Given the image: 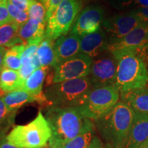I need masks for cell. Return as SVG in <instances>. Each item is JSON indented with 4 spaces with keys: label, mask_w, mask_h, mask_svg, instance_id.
Segmentation results:
<instances>
[{
    "label": "cell",
    "mask_w": 148,
    "mask_h": 148,
    "mask_svg": "<svg viewBox=\"0 0 148 148\" xmlns=\"http://www.w3.org/2000/svg\"><path fill=\"white\" fill-rule=\"evenodd\" d=\"M44 116L52 132L49 141L64 143L95 128V122L82 115L76 107L49 106Z\"/></svg>",
    "instance_id": "1"
},
{
    "label": "cell",
    "mask_w": 148,
    "mask_h": 148,
    "mask_svg": "<svg viewBox=\"0 0 148 148\" xmlns=\"http://www.w3.org/2000/svg\"><path fill=\"white\" fill-rule=\"evenodd\" d=\"M134 114L128 105L121 101L108 113L94 121L96 130L106 148L125 147Z\"/></svg>",
    "instance_id": "2"
},
{
    "label": "cell",
    "mask_w": 148,
    "mask_h": 148,
    "mask_svg": "<svg viewBox=\"0 0 148 148\" xmlns=\"http://www.w3.org/2000/svg\"><path fill=\"white\" fill-rule=\"evenodd\" d=\"M117 61L115 85L120 92L146 87L148 69L136 49L114 51Z\"/></svg>",
    "instance_id": "3"
},
{
    "label": "cell",
    "mask_w": 148,
    "mask_h": 148,
    "mask_svg": "<svg viewBox=\"0 0 148 148\" xmlns=\"http://www.w3.org/2000/svg\"><path fill=\"white\" fill-rule=\"evenodd\" d=\"M93 87L88 76L56 83L44 92L49 106L78 107Z\"/></svg>",
    "instance_id": "4"
},
{
    "label": "cell",
    "mask_w": 148,
    "mask_h": 148,
    "mask_svg": "<svg viewBox=\"0 0 148 148\" xmlns=\"http://www.w3.org/2000/svg\"><path fill=\"white\" fill-rule=\"evenodd\" d=\"M52 136V132L40 111L35 119L25 125H16L7 135L9 143L21 148L45 147Z\"/></svg>",
    "instance_id": "5"
},
{
    "label": "cell",
    "mask_w": 148,
    "mask_h": 148,
    "mask_svg": "<svg viewBox=\"0 0 148 148\" xmlns=\"http://www.w3.org/2000/svg\"><path fill=\"white\" fill-rule=\"evenodd\" d=\"M120 92L116 85L93 88L80 106L81 114L93 121L100 119L119 102Z\"/></svg>",
    "instance_id": "6"
},
{
    "label": "cell",
    "mask_w": 148,
    "mask_h": 148,
    "mask_svg": "<svg viewBox=\"0 0 148 148\" xmlns=\"http://www.w3.org/2000/svg\"><path fill=\"white\" fill-rule=\"evenodd\" d=\"M82 0H63L47 18L45 36L57 40L66 35L82 10Z\"/></svg>",
    "instance_id": "7"
},
{
    "label": "cell",
    "mask_w": 148,
    "mask_h": 148,
    "mask_svg": "<svg viewBox=\"0 0 148 148\" xmlns=\"http://www.w3.org/2000/svg\"><path fill=\"white\" fill-rule=\"evenodd\" d=\"M117 61L112 53L106 51L92 58L88 75L93 88L115 85Z\"/></svg>",
    "instance_id": "8"
},
{
    "label": "cell",
    "mask_w": 148,
    "mask_h": 148,
    "mask_svg": "<svg viewBox=\"0 0 148 148\" xmlns=\"http://www.w3.org/2000/svg\"><path fill=\"white\" fill-rule=\"evenodd\" d=\"M92 58L79 53L55 66L52 84L88 76Z\"/></svg>",
    "instance_id": "9"
},
{
    "label": "cell",
    "mask_w": 148,
    "mask_h": 148,
    "mask_svg": "<svg viewBox=\"0 0 148 148\" xmlns=\"http://www.w3.org/2000/svg\"><path fill=\"white\" fill-rule=\"evenodd\" d=\"M140 19L132 10L120 13L103 20L101 28L104 31L108 42L121 39L137 27Z\"/></svg>",
    "instance_id": "10"
},
{
    "label": "cell",
    "mask_w": 148,
    "mask_h": 148,
    "mask_svg": "<svg viewBox=\"0 0 148 148\" xmlns=\"http://www.w3.org/2000/svg\"><path fill=\"white\" fill-rule=\"evenodd\" d=\"M104 10L99 5L92 4L81 10L75 18L71 33L82 36L101 29L104 20Z\"/></svg>",
    "instance_id": "11"
},
{
    "label": "cell",
    "mask_w": 148,
    "mask_h": 148,
    "mask_svg": "<svg viewBox=\"0 0 148 148\" xmlns=\"http://www.w3.org/2000/svg\"><path fill=\"white\" fill-rule=\"evenodd\" d=\"M147 32L148 23L140 22L137 27L124 37L116 41L109 43L107 51L114 52L123 49H138L143 45Z\"/></svg>",
    "instance_id": "12"
},
{
    "label": "cell",
    "mask_w": 148,
    "mask_h": 148,
    "mask_svg": "<svg viewBox=\"0 0 148 148\" xmlns=\"http://www.w3.org/2000/svg\"><path fill=\"white\" fill-rule=\"evenodd\" d=\"M54 51L56 66L75 56L80 53V36L71 33L60 36L54 42Z\"/></svg>",
    "instance_id": "13"
},
{
    "label": "cell",
    "mask_w": 148,
    "mask_h": 148,
    "mask_svg": "<svg viewBox=\"0 0 148 148\" xmlns=\"http://www.w3.org/2000/svg\"><path fill=\"white\" fill-rule=\"evenodd\" d=\"M108 40L101 28L97 32L80 36V53L91 58L107 51Z\"/></svg>",
    "instance_id": "14"
},
{
    "label": "cell",
    "mask_w": 148,
    "mask_h": 148,
    "mask_svg": "<svg viewBox=\"0 0 148 148\" xmlns=\"http://www.w3.org/2000/svg\"><path fill=\"white\" fill-rule=\"evenodd\" d=\"M51 148H105L104 144L96 134V128L79 135L69 141H49Z\"/></svg>",
    "instance_id": "15"
},
{
    "label": "cell",
    "mask_w": 148,
    "mask_h": 148,
    "mask_svg": "<svg viewBox=\"0 0 148 148\" xmlns=\"http://www.w3.org/2000/svg\"><path fill=\"white\" fill-rule=\"evenodd\" d=\"M148 140V114L135 112L125 148H140Z\"/></svg>",
    "instance_id": "16"
},
{
    "label": "cell",
    "mask_w": 148,
    "mask_h": 148,
    "mask_svg": "<svg viewBox=\"0 0 148 148\" xmlns=\"http://www.w3.org/2000/svg\"><path fill=\"white\" fill-rule=\"evenodd\" d=\"M121 101L126 103L134 112L148 114V88L120 92Z\"/></svg>",
    "instance_id": "17"
},
{
    "label": "cell",
    "mask_w": 148,
    "mask_h": 148,
    "mask_svg": "<svg viewBox=\"0 0 148 148\" xmlns=\"http://www.w3.org/2000/svg\"><path fill=\"white\" fill-rule=\"evenodd\" d=\"M47 66H40L33 72L24 82L22 88L32 94L40 103H47L45 93L42 92V86L47 73Z\"/></svg>",
    "instance_id": "18"
},
{
    "label": "cell",
    "mask_w": 148,
    "mask_h": 148,
    "mask_svg": "<svg viewBox=\"0 0 148 148\" xmlns=\"http://www.w3.org/2000/svg\"><path fill=\"white\" fill-rule=\"evenodd\" d=\"M46 24L40 23L32 18L27 21L19 27L18 37L21 44L26 45L35 40L43 38L45 34Z\"/></svg>",
    "instance_id": "19"
},
{
    "label": "cell",
    "mask_w": 148,
    "mask_h": 148,
    "mask_svg": "<svg viewBox=\"0 0 148 148\" xmlns=\"http://www.w3.org/2000/svg\"><path fill=\"white\" fill-rule=\"evenodd\" d=\"M2 98L8 110L13 112H16L18 108L26 103L34 101L38 102V99L34 95L23 88L7 92Z\"/></svg>",
    "instance_id": "20"
},
{
    "label": "cell",
    "mask_w": 148,
    "mask_h": 148,
    "mask_svg": "<svg viewBox=\"0 0 148 148\" xmlns=\"http://www.w3.org/2000/svg\"><path fill=\"white\" fill-rule=\"evenodd\" d=\"M23 82L18 71L3 68L0 73V89L5 92L22 88Z\"/></svg>",
    "instance_id": "21"
},
{
    "label": "cell",
    "mask_w": 148,
    "mask_h": 148,
    "mask_svg": "<svg viewBox=\"0 0 148 148\" xmlns=\"http://www.w3.org/2000/svg\"><path fill=\"white\" fill-rule=\"evenodd\" d=\"M36 56L41 66L47 67L55 66L56 57L53 40L44 36L38 48Z\"/></svg>",
    "instance_id": "22"
},
{
    "label": "cell",
    "mask_w": 148,
    "mask_h": 148,
    "mask_svg": "<svg viewBox=\"0 0 148 148\" xmlns=\"http://www.w3.org/2000/svg\"><path fill=\"white\" fill-rule=\"evenodd\" d=\"M19 25L13 22H10L0 27V46L12 47L21 44L18 37Z\"/></svg>",
    "instance_id": "23"
},
{
    "label": "cell",
    "mask_w": 148,
    "mask_h": 148,
    "mask_svg": "<svg viewBox=\"0 0 148 148\" xmlns=\"http://www.w3.org/2000/svg\"><path fill=\"white\" fill-rule=\"evenodd\" d=\"M25 48V45L18 44L7 49L4 57L3 68L18 71L21 66V58Z\"/></svg>",
    "instance_id": "24"
},
{
    "label": "cell",
    "mask_w": 148,
    "mask_h": 148,
    "mask_svg": "<svg viewBox=\"0 0 148 148\" xmlns=\"http://www.w3.org/2000/svg\"><path fill=\"white\" fill-rule=\"evenodd\" d=\"M29 18H32L47 25V10L42 0H29Z\"/></svg>",
    "instance_id": "25"
},
{
    "label": "cell",
    "mask_w": 148,
    "mask_h": 148,
    "mask_svg": "<svg viewBox=\"0 0 148 148\" xmlns=\"http://www.w3.org/2000/svg\"><path fill=\"white\" fill-rule=\"evenodd\" d=\"M7 8L12 19V22L17 24L19 27L29 19L28 12L16 8L15 5L11 3L10 0H7Z\"/></svg>",
    "instance_id": "26"
},
{
    "label": "cell",
    "mask_w": 148,
    "mask_h": 148,
    "mask_svg": "<svg viewBox=\"0 0 148 148\" xmlns=\"http://www.w3.org/2000/svg\"><path fill=\"white\" fill-rule=\"evenodd\" d=\"M116 3L120 8L128 11L148 7V0H117Z\"/></svg>",
    "instance_id": "27"
},
{
    "label": "cell",
    "mask_w": 148,
    "mask_h": 148,
    "mask_svg": "<svg viewBox=\"0 0 148 148\" xmlns=\"http://www.w3.org/2000/svg\"><path fill=\"white\" fill-rule=\"evenodd\" d=\"M12 22L7 8V0H0V27Z\"/></svg>",
    "instance_id": "28"
},
{
    "label": "cell",
    "mask_w": 148,
    "mask_h": 148,
    "mask_svg": "<svg viewBox=\"0 0 148 148\" xmlns=\"http://www.w3.org/2000/svg\"><path fill=\"white\" fill-rule=\"evenodd\" d=\"M13 113H15V112L9 110L5 106L3 98L0 97V125L4 123L6 120L10 119V115Z\"/></svg>",
    "instance_id": "29"
},
{
    "label": "cell",
    "mask_w": 148,
    "mask_h": 148,
    "mask_svg": "<svg viewBox=\"0 0 148 148\" xmlns=\"http://www.w3.org/2000/svg\"><path fill=\"white\" fill-rule=\"evenodd\" d=\"M62 1L63 0H42L47 10V21L51 12L56 8Z\"/></svg>",
    "instance_id": "30"
},
{
    "label": "cell",
    "mask_w": 148,
    "mask_h": 148,
    "mask_svg": "<svg viewBox=\"0 0 148 148\" xmlns=\"http://www.w3.org/2000/svg\"><path fill=\"white\" fill-rule=\"evenodd\" d=\"M132 11L138 16L140 21L148 23V7L138 8Z\"/></svg>",
    "instance_id": "31"
},
{
    "label": "cell",
    "mask_w": 148,
    "mask_h": 148,
    "mask_svg": "<svg viewBox=\"0 0 148 148\" xmlns=\"http://www.w3.org/2000/svg\"><path fill=\"white\" fill-rule=\"evenodd\" d=\"M10 1L12 4L20 10L26 12L28 10L29 0H10Z\"/></svg>",
    "instance_id": "32"
},
{
    "label": "cell",
    "mask_w": 148,
    "mask_h": 148,
    "mask_svg": "<svg viewBox=\"0 0 148 148\" xmlns=\"http://www.w3.org/2000/svg\"><path fill=\"white\" fill-rule=\"evenodd\" d=\"M136 51L140 56L143 58V60L145 61L146 64H148V46H142L138 49H136Z\"/></svg>",
    "instance_id": "33"
},
{
    "label": "cell",
    "mask_w": 148,
    "mask_h": 148,
    "mask_svg": "<svg viewBox=\"0 0 148 148\" xmlns=\"http://www.w3.org/2000/svg\"><path fill=\"white\" fill-rule=\"evenodd\" d=\"M7 49L2 46H0V73L3 69V62H4V57L6 53Z\"/></svg>",
    "instance_id": "34"
},
{
    "label": "cell",
    "mask_w": 148,
    "mask_h": 148,
    "mask_svg": "<svg viewBox=\"0 0 148 148\" xmlns=\"http://www.w3.org/2000/svg\"><path fill=\"white\" fill-rule=\"evenodd\" d=\"M0 148H21L18 147L16 146H14L12 144L9 143L8 141H7L6 139L3 140L1 143H0Z\"/></svg>",
    "instance_id": "35"
},
{
    "label": "cell",
    "mask_w": 148,
    "mask_h": 148,
    "mask_svg": "<svg viewBox=\"0 0 148 148\" xmlns=\"http://www.w3.org/2000/svg\"><path fill=\"white\" fill-rule=\"evenodd\" d=\"M142 46H148V32H147V34H146L145 40H144L143 45L140 46V47H142Z\"/></svg>",
    "instance_id": "36"
},
{
    "label": "cell",
    "mask_w": 148,
    "mask_h": 148,
    "mask_svg": "<svg viewBox=\"0 0 148 148\" xmlns=\"http://www.w3.org/2000/svg\"><path fill=\"white\" fill-rule=\"evenodd\" d=\"M140 148H148V140L145 143H144Z\"/></svg>",
    "instance_id": "37"
},
{
    "label": "cell",
    "mask_w": 148,
    "mask_h": 148,
    "mask_svg": "<svg viewBox=\"0 0 148 148\" xmlns=\"http://www.w3.org/2000/svg\"><path fill=\"white\" fill-rule=\"evenodd\" d=\"M84 1H92V0H84Z\"/></svg>",
    "instance_id": "38"
},
{
    "label": "cell",
    "mask_w": 148,
    "mask_h": 148,
    "mask_svg": "<svg viewBox=\"0 0 148 148\" xmlns=\"http://www.w3.org/2000/svg\"><path fill=\"white\" fill-rule=\"evenodd\" d=\"M105 148H106V147H105Z\"/></svg>",
    "instance_id": "39"
}]
</instances>
